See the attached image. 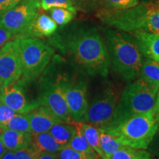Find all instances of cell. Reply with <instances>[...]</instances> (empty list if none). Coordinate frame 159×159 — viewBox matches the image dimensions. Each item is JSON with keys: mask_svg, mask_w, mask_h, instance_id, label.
Returning a JSON list of instances; mask_svg holds the SVG:
<instances>
[{"mask_svg": "<svg viewBox=\"0 0 159 159\" xmlns=\"http://www.w3.org/2000/svg\"><path fill=\"white\" fill-rule=\"evenodd\" d=\"M67 48L77 65L89 75H108L111 65L108 49L95 28L77 32L69 39Z\"/></svg>", "mask_w": 159, "mask_h": 159, "instance_id": "6da1fadb", "label": "cell"}, {"mask_svg": "<svg viewBox=\"0 0 159 159\" xmlns=\"http://www.w3.org/2000/svg\"><path fill=\"white\" fill-rule=\"evenodd\" d=\"M99 146L103 153V158L110 157L117 150L125 147L117 142L111 135L107 134L105 131L99 129ZM127 147V146H126Z\"/></svg>", "mask_w": 159, "mask_h": 159, "instance_id": "44dd1931", "label": "cell"}, {"mask_svg": "<svg viewBox=\"0 0 159 159\" xmlns=\"http://www.w3.org/2000/svg\"><path fill=\"white\" fill-rule=\"evenodd\" d=\"M27 114L31 133L48 132L53 125L61 122L48 108L41 105L27 113Z\"/></svg>", "mask_w": 159, "mask_h": 159, "instance_id": "4fadbf2b", "label": "cell"}, {"mask_svg": "<svg viewBox=\"0 0 159 159\" xmlns=\"http://www.w3.org/2000/svg\"><path fill=\"white\" fill-rule=\"evenodd\" d=\"M21 75V61L14 42L9 41L0 49V82L2 85L15 84Z\"/></svg>", "mask_w": 159, "mask_h": 159, "instance_id": "30bf717a", "label": "cell"}, {"mask_svg": "<svg viewBox=\"0 0 159 159\" xmlns=\"http://www.w3.org/2000/svg\"><path fill=\"white\" fill-rule=\"evenodd\" d=\"M0 159H16L14 151L7 150V152L3 155V156Z\"/></svg>", "mask_w": 159, "mask_h": 159, "instance_id": "e575fe53", "label": "cell"}, {"mask_svg": "<svg viewBox=\"0 0 159 159\" xmlns=\"http://www.w3.org/2000/svg\"><path fill=\"white\" fill-rule=\"evenodd\" d=\"M16 159H37L39 153L30 147L14 151Z\"/></svg>", "mask_w": 159, "mask_h": 159, "instance_id": "f546056e", "label": "cell"}, {"mask_svg": "<svg viewBox=\"0 0 159 159\" xmlns=\"http://www.w3.org/2000/svg\"><path fill=\"white\" fill-rule=\"evenodd\" d=\"M13 42L21 61L23 80L36 78L47 67L54 50L34 38L17 39Z\"/></svg>", "mask_w": 159, "mask_h": 159, "instance_id": "8992f818", "label": "cell"}, {"mask_svg": "<svg viewBox=\"0 0 159 159\" xmlns=\"http://www.w3.org/2000/svg\"><path fill=\"white\" fill-rule=\"evenodd\" d=\"M154 109H155V112H156V114L157 116V118H158L159 121V89L158 90V94H157L156 96Z\"/></svg>", "mask_w": 159, "mask_h": 159, "instance_id": "d590c367", "label": "cell"}, {"mask_svg": "<svg viewBox=\"0 0 159 159\" xmlns=\"http://www.w3.org/2000/svg\"><path fill=\"white\" fill-rule=\"evenodd\" d=\"M40 7L39 0H22L0 18V26L18 38L37 16Z\"/></svg>", "mask_w": 159, "mask_h": 159, "instance_id": "52a82bcc", "label": "cell"}, {"mask_svg": "<svg viewBox=\"0 0 159 159\" xmlns=\"http://www.w3.org/2000/svg\"><path fill=\"white\" fill-rule=\"evenodd\" d=\"M86 1H90V0H86Z\"/></svg>", "mask_w": 159, "mask_h": 159, "instance_id": "ab89813d", "label": "cell"}, {"mask_svg": "<svg viewBox=\"0 0 159 159\" xmlns=\"http://www.w3.org/2000/svg\"><path fill=\"white\" fill-rule=\"evenodd\" d=\"M102 159V158H100ZM103 159H156L150 152L142 149L131 148L129 147L117 150L110 157Z\"/></svg>", "mask_w": 159, "mask_h": 159, "instance_id": "7402d4cb", "label": "cell"}, {"mask_svg": "<svg viewBox=\"0 0 159 159\" xmlns=\"http://www.w3.org/2000/svg\"><path fill=\"white\" fill-rule=\"evenodd\" d=\"M105 39L113 69L127 80L139 77L143 61L136 43L112 30L107 32Z\"/></svg>", "mask_w": 159, "mask_h": 159, "instance_id": "5b68a950", "label": "cell"}, {"mask_svg": "<svg viewBox=\"0 0 159 159\" xmlns=\"http://www.w3.org/2000/svg\"><path fill=\"white\" fill-rule=\"evenodd\" d=\"M39 102L48 108L61 122H74L67 105L62 82L49 85Z\"/></svg>", "mask_w": 159, "mask_h": 159, "instance_id": "8fae6325", "label": "cell"}, {"mask_svg": "<svg viewBox=\"0 0 159 159\" xmlns=\"http://www.w3.org/2000/svg\"><path fill=\"white\" fill-rule=\"evenodd\" d=\"M156 2H157V4L159 5V0H156Z\"/></svg>", "mask_w": 159, "mask_h": 159, "instance_id": "f35d334b", "label": "cell"}, {"mask_svg": "<svg viewBox=\"0 0 159 159\" xmlns=\"http://www.w3.org/2000/svg\"><path fill=\"white\" fill-rule=\"evenodd\" d=\"M97 16L102 22L120 30L159 33V5L156 0L139 3L130 8L102 9Z\"/></svg>", "mask_w": 159, "mask_h": 159, "instance_id": "7a4b0ae2", "label": "cell"}, {"mask_svg": "<svg viewBox=\"0 0 159 159\" xmlns=\"http://www.w3.org/2000/svg\"><path fill=\"white\" fill-rule=\"evenodd\" d=\"M67 105L76 122H85L89 109L86 84L82 80L76 83L62 82Z\"/></svg>", "mask_w": 159, "mask_h": 159, "instance_id": "9c48e42d", "label": "cell"}, {"mask_svg": "<svg viewBox=\"0 0 159 159\" xmlns=\"http://www.w3.org/2000/svg\"><path fill=\"white\" fill-rule=\"evenodd\" d=\"M16 114L13 109L0 101V127L5 130L7 122Z\"/></svg>", "mask_w": 159, "mask_h": 159, "instance_id": "f1b7e54d", "label": "cell"}, {"mask_svg": "<svg viewBox=\"0 0 159 159\" xmlns=\"http://www.w3.org/2000/svg\"><path fill=\"white\" fill-rule=\"evenodd\" d=\"M109 8L127 9L136 6L139 0H103Z\"/></svg>", "mask_w": 159, "mask_h": 159, "instance_id": "83f0119b", "label": "cell"}, {"mask_svg": "<svg viewBox=\"0 0 159 159\" xmlns=\"http://www.w3.org/2000/svg\"><path fill=\"white\" fill-rule=\"evenodd\" d=\"M5 129L19 131V132L31 133L30 125L27 113L26 114L16 113L14 116L12 117L11 120L7 122Z\"/></svg>", "mask_w": 159, "mask_h": 159, "instance_id": "cb8c5ba5", "label": "cell"}, {"mask_svg": "<svg viewBox=\"0 0 159 159\" xmlns=\"http://www.w3.org/2000/svg\"><path fill=\"white\" fill-rule=\"evenodd\" d=\"M148 150L152 156L159 159V126L157 129L153 138L149 144Z\"/></svg>", "mask_w": 159, "mask_h": 159, "instance_id": "4dcf8cb0", "label": "cell"}, {"mask_svg": "<svg viewBox=\"0 0 159 159\" xmlns=\"http://www.w3.org/2000/svg\"><path fill=\"white\" fill-rule=\"evenodd\" d=\"M74 123L76 125L77 128L76 134H75V136H73V138L71 139V141L66 146L70 147V148L74 149V150L79 151L80 152H83V153L91 155V156H97V155H98L93 150V148H91L90 145L89 144L86 139L83 136L80 129L77 126L76 122H74Z\"/></svg>", "mask_w": 159, "mask_h": 159, "instance_id": "603a6c76", "label": "cell"}, {"mask_svg": "<svg viewBox=\"0 0 159 159\" xmlns=\"http://www.w3.org/2000/svg\"><path fill=\"white\" fill-rule=\"evenodd\" d=\"M32 141L29 147L33 148L38 153L41 152H52L57 153L64 148L52 136L49 132L31 133Z\"/></svg>", "mask_w": 159, "mask_h": 159, "instance_id": "2e32d148", "label": "cell"}, {"mask_svg": "<svg viewBox=\"0 0 159 159\" xmlns=\"http://www.w3.org/2000/svg\"><path fill=\"white\" fill-rule=\"evenodd\" d=\"M0 136L6 149L11 151L27 148L32 141L31 133L19 132L9 129L4 130Z\"/></svg>", "mask_w": 159, "mask_h": 159, "instance_id": "e0dca14e", "label": "cell"}, {"mask_svg": "<svg viewBox=\"0 0 159 159\" xmlns=\"http://www.w3.org/2000/svg\"><path fill=\"white\" fill-rule=\"evenodd\" d=\"M157 92L142 79L130 83L123 90L110 121L99 128H113L134 115L154 110Z\"/></svg>", "mask_w": 159, "mask_h": 159, "instance_id": "3957f363", "label": "cell"}, {"mask_svg": "<svg viewBox=\"0 0 159 159\" xmlns=\"http://www.w3.org/2000/svg\"><path fill=\"white\" fill-rule=\"evenodd\" d=\"M1 135V134H0ZM7 149L5 147V145H4L2 141V139H1V136H0V158H2V157L3 156V155L6 152H7Z\"/></svg>", "mask_w": 159, "mask_h": 159, "instance_id": "8d00e7d4", "label": "cell"}, {"mask_svg": "<svg viewBox=\"0 0 159 159\" xmlns=\"http://www.w3.org/2000/svg\"><path fill=\"white\" fill-rule=\"evenodd\" d=\"M58 159H99V156H91L80 152L69 146H65L57 152Z\"/></svg>", "mask_w": 159, "mask_h": 159, "instance_id": "484cf974", "label": "cell"}, {"mask_svg": "<svg viewBox=\"0 0 159 159\" xmlns=\"http://www.w3.org/2000/svg\"><path fill=\"white\" fill-rule=\"evenodd\" d=\"M50 11L51 18L57 25H64L71 21L74 18L75 12L71 11L70 10L56 7L52 8Z\"/></svg>", "mask_w": 159, "mask_h": 159, "instance_id": "d4e9b609", "label": "cell"}, {"mask_svg": "<svg viewBox=\"0 0 159 159\" xmlns=\"http://www.w3.org/2000/svg\"><path fill=\"white\" fill-rule=\"evenodd\" d=\"M119 97L116 90L108 89L93 99L89 105L85 122L97 128H102L108 123L114 114Z\"/></svg>", "mask_w": 159, "mask_h": 159, "instance_id": "ba28073f", "label": "cell"}, {"mask_svg": "<svg viewBox=\"0 0 159 159\" xmlns=\"http://www.w3.org/2000/svg\"><path fill=\"white\" fill-rule=\"evenodd\" d=\"M158 126L159 121L154 109L134 115L113 128H99L125 146L147 150Z\"/></svg>", "mask_w": 159, "mask_h": 159, "instance_id": "277c9868", "label": "cell"}, {"mask_svg": "<svg viewBox=\"0 0 159 159\" xmlns=\"http://www.w3.org/2000/svg\"><path fill=\"white\" fill-rule=\"evenodd\" d=\"M0 101L15 112L26 114L40 105L39 102L29 104L19 87L15 84L2 85L0 90Z\"/></svg>", "mask_w": 159, "mask_h": 159, "instance_id": "7c38bea8", "label": "cell"}, {"mask_svg": "<svg viewBox=\"0 0 159 159\" xmlns=\"http://www.w3.org/2000/svg\"><path fill=\"white\" fill-rule=\"evenodd\" d=\"M56 29L57 24L52 18L45 14H38L25 31L17 39L49 36L55 33Z\"/></svg>", "mask_w": 159, "mask_h": 159, "instance_id": "5bb4252c", "label": "cell"}, {"mask_svg": "<svg viewBox=\"0 0 159 159\" xmlns=\"http://www.w3.org/2000/svg\"><path fill=\"white\" fill-rule=\"evenodd\" d=\"M81 132L86 139L89 144L99 155L101 158H103V153L99 146V130L97 127L87 122H76Z\"/></svg>", "mask_w": 159, "mask_h": 159, "instance_id": "ffe728a7", "label": "cell"}, {"mask_svg": "<svg viewBox=\"0 0 159 159\" xmlns=\"http://www.w3.org/2000/svg\"><path fill=\"white\" fill-rule=\"evenodd\" d=\"M141 79L158 91L159 89V61L148 58L142 62Z\"/></svg>", "mask_w": 159, "mask_h": 159, "instance_id": "d6986e66", "label": "cell"}, {"mask_svg": "<svg viewBox=\"0 0 159 159\" xmlns=\"http://www.w3.org/2000/svg\"><path fill=\"white\" fill-rule=\"evenodd\" d=\"M37 159H58L57 153H52V152H41L39 153Z\"/></svg>", "mask_w": 159, "mask_h": 159, "instance_id": "836d02e7", "label": "cell"}, {"mask_svg": "<svg viewBox=\"0 0 159 159\" xmlns=\"http://www.w3.org/2000/svg\"><path fill=\"white\" fill-rule=\"evenodd\" d=\"M76 125L72 122H58L53 125L48 132L63 147L68 145L71 139L76 134Z\"/></svg>", "mask_w": 159, "mask_h": 159, "instance_id": "ac0fdd59", "label": "cell"}, {"mask_svg": "<svg viewBox=\"0 0 159 159\" xmlns=\"http://www.w3.org/2000/svg\"><path fill=\"white\" fill-rule=\"evenodd\" d=\"M134 35L142 54L149 59L159 61V34L136 31Z\"/></svg>", "mask_w": 159, "mask_h": 159, "instance_id": "9a60e30c", "label": "cell"}, {"mask_svg": "<svg viewBox=\"0 0 159 159\" xmlns=\"http://www.w3.org/2000/svg\"><path fill=\"white\" fill-rule=\"evenodd\" d=\"M12 36L13 35L11 33L0 26V49L7 42V41L11 39Z\"/></svg>", "mask_w": 159, "mask_h": 159, "instance_id": "d6a6232c", "label": "cell"}, {"mask_svg": "<svg viewBox=\"0 0 159 159\" xmlns=\"http://www.w3.org/2000/svg\"><path fill=\"white\" fill-rule=\"evenodd\" d=\"M22 0H0V18Z\"/></svg>", "mask_w": 159, "mask_h": 159, "instance_id": "1f68e13d", "label": "cell"}, {"mask_svg": "<svg viewBox=\"0 0 159 159\" xmlns=\"http://www.w3.org/2000/svg\"><path fill=\"white\" fill-rule=\"evenodd\" d=\"M2 83L0 82V90H1V89H2Z\"/></svg>", "mask_w": 159, "mask_h": 159, "instance_id": "74e56055", "label": "cell"}, {"mask_svg": "<svg viewBox=\"0 0 159 159\" xmlns=\"http://www.w3.org/2000/svg\"><path fill=\"white\" fill-rule=\"evenodd\" d=\"M41 7L45 11H49L52 8L61 7L76 12L73 4V0H41Z\"/></svg>", "mask_w": 159, "mask_h": 159, "instance_id": "4316f807", "label": "cell"}]
</instances>
